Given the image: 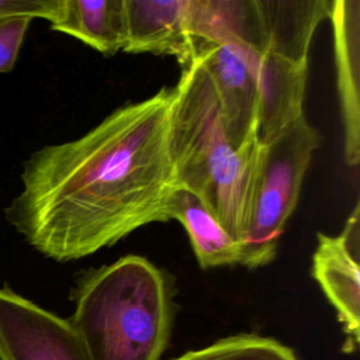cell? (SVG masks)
<instances>
[{"label":"cell","instance_id":"14","mask_svg":"<svg viewBox=\"0 0 360 360\" xmlns=\"http://www.w3.org/2000/svg\"><path fill=\"white\" fill-rule=\"evenodd\" d=\"M31 20L25 15L0 20V73L13 69Z\"/></svg>","mask_w":360,"mask_h":360},{"label":"cell","instance_id":"5","mask_svg":"<svg viewBox=\"0 0 360 360\" xmlns=\"http://www.w3.org/2000/svg\"><path fill=\"white\" fill-rule=\"evenodd\" d=\"M318 145L319 134L305 115L290 122L269 143L259 145L249 215L240 240L242 266L257 269L274 259Z\"/></svg>","mask_w":360,"mask_h":360},{"label":"cell","instance_id":"4","mask_svg":"<svg viewBox=\"0 0 360 360\" xmlns=\"http://www.w3.org/2000/svg\"><path fill=\"white\" fill-rule=\"evenodd\" d=\"M195 58L214 86L228 138L236 149L269 143L304 115L308 63L238 41L201 44Z\"/></svg>","mask_w":360,"mask_h":360},{"label":"cell","instance_id":"1","mask_svg":"<svg viewBox=\"0 0 360 360\" xmlns=\"http://www.w3.org/2000/svg\"><path fill=\"white\" fill-rule=\"evenodd\" d=\"M172 97L163 87L77 139L34 152L6 210L8 222L44 256L70 262L169 221L179 187L169 152Z\"/></svg>","mask_w":360,"mask_h":360},{"label":"cell","instance_id":"7","mask_svg":"<svg viewBox=\"0 0 360 360\" xmlns=\"http://www.w3.org/2000/svg\"><path fill=\"white\" fill-rule=\"evenodd\" d=\"M312 277L336 309L346 335L343 350L352 353L360 332V205H354L343 231L318 233L312 256Z\"/></svg>","mask_w":360,"mask_h":360},{"label":"cell","instance_id":"15","mask_svg":"<svg viewBox=\"0 0 360 360\" xmlns=\"http://www.w3.org/2000/svg\"><path fill=\"white\" fill-rule=\"evenodd\" d=\"M62 7V0H0V20L25 15L41 17L52 22Z\"/></svg>","mask_w":360,"mask_h":360},{"label":"cell","instance_id":"11","mask_svg":"<svg viewBox=\"0 0 360 360\" xmlns=\"http://www.w3.org/2000/svg\"><path fill=\"white\" fill-rule=\"evenodd\" d=\"M169 219L179 221L202 269L242 263V243L233 238L191 191L177 187L169 202Z\"/></svg>","mask_w":360,"mask_h":360},{"label":"cell","instance_id":"2","mask_svg":"<svg viewBox=\"0 0 360 360\" xmlns=\"http://www.w3.org/2000/svg\"><path fill=\"white\" fill-rule=\"evenodd\" d=\"M169 111V152L179 187L197 195L238 240L245 233L259 143L236 149L214 86L195 58L183 66Z\"/></svg>","mask_w":360,"mask_h":360},{"label":"cell","instance_id":"6","mask_svg":"<svg viewBox=\"0 0 360 360\" xmlns=\"http://www.w3.org/2000/svg\"><path fill=\"white\" fill-rule=\"evenodd\" d=\"M0 360H89L69 319L0 288Z\"/></svg>","mask_w":360,"mask_h":360},{"label":"cell","instance_id":"12","mask_svg":"<svg viewBox=\"0 0 360 360\" xmlns=\"http://www.w3.org/2000/svg\"><path fill=\"white\" fill-rule=\"evenodd\" d=\"M51 28L111 55L125 48L124 0H62Z\"/></svg>","mask_w":360,"mask_h":360},{"label":"cell","instance_id":"10","mask_svg":"<svg viewBox=\"0 0 360 360\" xmlns=\"http://www.w3.org/2000/svg\"><path fill=\"white\" fill-rule=\"evenodd\" d=\"M267 49L295 63H308L315 30L330 18L332 0H255Z\"/></svg>","mask_w":360,"mask_h":360},{"label":"cell","instance_id":"9","mask_svg":"<svg viewBox=\"0 0 360 360\" xmlns=\"http://www.w3.org/2000/svg\"><path fill=\"white\" fill-rule=\"evenodd\" d=\"M340 98L345 158L352 166L360 160V0H332L330 18Z\"/></svg>","mask_w":360,"mask_h":360},{"label":"cell","instance_id":"8","mask_svg":"<svg viewBox=\"0 0 360 360\" xmlns=\"http://www.w3.org/2000/svg\"><path fill=\"white\" fill-rule=\"evenodd\" d=\"M128 53L174 56L181 66L195 58L188 0H124Z\"/></svg>","mask_w":360,"mask_h":360},{"label":"cell","instance_id":"3","mask_svg":"<svg viewBox=\"0 0 360 360\" xmlns=\"http://www.w3.org/2000/svg\"><path fill=\"white\" fill-rule=\"evenodd\" d=\"M69 322L89 360H159L173 323L166 274L146 257L127 255L83 274Z\"/></svg>","mask_w":360,"mask_h":360},{"label":"cell","instance_id":"13","mask_svg":"<svg viewBox=\"0 0 360 360\" xmlns=\"http://www.w3.org/2000/svg\"><path fill=\"white\" fill-rule=\"evenodd\" d=\"M172 360H300L284 343L266 336L240 333L219 339L205 347L186 352Z\"/></svg>","mask_w":360,"mask_h":360}]
</instances>
